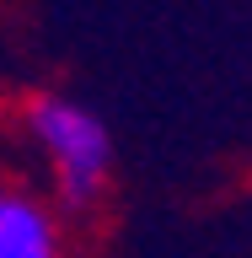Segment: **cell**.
<instances>
[{"mask_svg":"<svg viewBox=\"0 0 252 258\" xmlns=\"http://www.w3.org/2000/svg\"><path fill=\"white\" fill-rule=\"evenodd\" d=\"M0 135L11 140V167L59 210L64 221L108 205L118 177V145L108 118L64 86H32L11 102Z\"/></svg>","mask_w":252,"mask_h":258,"instance_id":"1","label":"cell"},{"mask_svg":"<svg viewBox=\"0 0 252 258\" xmlns=\"http://www.w3.org/2000/svg\"><path fill=\"white\" fill-rule=\"evenodd\" d=\"M0 258H75V231L11 161H0Z\"/></svg>","mask_w":252,"mask_h":258,"instance_id":"2","label":"cell"}]
</instances>
